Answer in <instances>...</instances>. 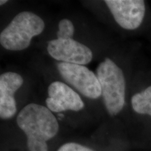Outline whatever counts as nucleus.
<instances>
[{
	"mask_svg": "<svg viewBox=\"0 0 151 151\" xmlns=\"http://www.w3.org/2000/svg\"><path fill=\"white\" fill-rule=\"evenodd\" d=\"M43 20L29 11L17 14L0 35V43L9 50H22L29 46L33 37L43 32Z\"/></svg>",
	"mask_w": 151,
	"mask_h": 151,
	"instance_id": "nucleus-3",
	"label": "nucleus"
},
{
	"mask_svg": "<svg viewBox=\"0 0 151 151\" xmlns=\"http://www.w3.org/2000/svg\"><path fill=\"white\" fill-rule=\"evenodd\" d=\"M59 73L66 82L85 97L97 99L101 95V88L97 75L84 65L60 62Z\"/></svg>",
	"mask_w": 151,
	"mask_h": 151,
	"instance_id": "nucleus-4",
	"label": "nucleus"
},
{
	"mask_svg": "<svg viewBox=\"0 0 151 151\" xmlns=\"http://www.w3.org/2000/svg\"><path fill=\"white\" fill-rule=\"evenodd\" d=\"M16 121L27 136L29 151H48L47 141L55 137L59 130L51 111L37 104H29L20 111Z\"/></svg>",
	"mask_w": 151,
	"mask_h": 151,
	"instance_id": "nucleus-1",
	"label": "nucleus"
},
{
	"mask_svg": "<svg viewBox=\"0 0 151 151\" xmlns=\"http://www.w3.org/2000/svg\"><path fill=\"white\" fill-rule=\"evenodd\" d=\"M23 78L18 73L6 72L0 76V117L11 118L16 113V103L14 94L22 85Z\"/></svg>",
	"mask_w": 151,
	"mask_h": 151,
	"instance_id": "nucleus-8",
	"label": "nucleus"
},
{
	"mask_svg": "<svg viewBox=\"0 0 151 151\" xmlns=\"http://www.w3.org/2000/svg\"><path fill=\"white\" fill-rule=\"evenodd\" d=\"M48 97L46 100L47 108L53 112L78 111L84 107L79 94L62 82L52 83L48 88Z\"/></svg>",
	"mask_w": 151,
	"mask_h": 151,
	"instance_id": "nucleus-7",
	"label": "nucleus"
},
{
	"mask_svg": "<svg viewBox=\"0 0 151 151\" xmlns=\"http://www.w3.org/2000/svg\"><path fill=\"white\" fill-rule=\"evenodd\" d=\"M106 108L111 116H116L125 104L126 81L123 71L109 58H106L97 69Z\"/></svg>",
	"mask_w": 151,
	"mask_h": 151,
	"instance_id": "nucleus-2",
	"label": "nucleus"
},
{
	"mask_svg": "<svg viewBox=\"0 0 151 151\" xmlns=\"http://www.w3.org/2000/svg\"><path fill=\"white\" fill-rule=\"evenodd\" d=\"M57 37L58 39H72L74 34V27L72 22L69 19H62L58 24Z\"/></svg>",
	"mask_w": 151,
	"mask_h": 151,
	"instance_id": "nucleus-10",
	"label": "nucleus"
},
{
	"mask_svg": "<svg viewBox=\"0 0 151 151\" xmlns=\"http://www.w3.org/2000/svg\"><path fill=\"white\" fill-rule=\"evenodd\" d=\"M131 104L136 113L151 117V86L134 94L131 99Z\"/></svg>",
	"mask_w": 151,
	"mask_h": 151,
	"instance_id": "nucleus-9",
	"label": "nucleus"
},
{
	"mask_svg": "<svg viewBox=\"0 0 151 151\" xmlns=\"http://www.w3.org/2000/svg\"><path fill=\"white\" fill-rule=\"evenodd\" d=\"M47 50L53 59L74 65H87L91 62L93 57L88 47L73 39L50 41Z\"/></svg>",
	"mask_w": 151,
	"mask_h": 151,
	"instance_id": "nucleus-6",
	"label": "nucleus"
},
{
	"mask_svg": "<svg viewBox=\"0 0 151 151\" xmlns=\"http://www.w3.org/2000/svg\"><path fill=\"white\" fill-rule=\"evenodd\" d=\"M57 151H94L88 147L77 143H67L60 146Z\"/></svg>",
	"mask_w": 151,
	"mask_h": 151,
	"instance_id": "nucleus-11",
	"label": "nucleus"
},
{
	"mask_svg": "<svg viewBox=\"0 0 151 151\" xmlns=\"http://www.w3.org/2000/svg\"><path fill=\"white\" fill-rule=\"evenodd\" d=\"M116 22L124 29L134 30L141 26L146 13L143 0H106Z\"/></svg>",
	"mask_w": 151,
	"mask_h": 151,
	"instance_id": "nucleus-5",
	"label": "nucleus"
},
{
	"mask_svg": "<svg viewBox=\"0 0 151 151\" xmlns=\"http://www.w3.org/2000/svg\"><path fill=\"white\" fill-rule=\"evenodd\" d=\"M7 0H1V1H0V5H3V4H6L7 2Z\"/></svg>",
	"mask_w": 151,
	"mask_h": 151,
	"instance_id": "nucleus-12",
	"label": "nucleus"
}]
</instances>
